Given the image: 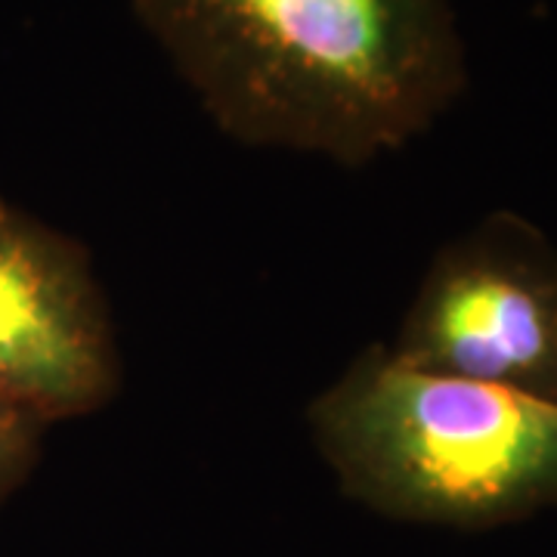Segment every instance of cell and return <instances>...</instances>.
Returning <instances> with one entry per match:
<instances>
[{"label":"cell","mask_w":557,"mask_h":557,"mask_svg":"<svg viewBox=\"0 0 557 557\" xmlns=\"http://www.w3.org/2000/svg\"><path fill=\"white\" fill-rule=\"evenodd\" d=\"M226 137L357 168L458 100L453 0H127Z\"/></svg>","instance_id":"obj_1"},{"label":"cell","mask_w":557,"mask_h":557,"mask_svg":"<svg viewBox=\"0 0 557 557\" xmlns=\"http://www.w3.org/2000/svg\"><path fill=\"white\" fill-rule=\"evenodd\" d=\"M341 490L412 523L490 530L557 505V403L366 350L310 409Z\"/></svg>","instance_id":"obj_2"},{"label":"cell","mask_w":557,"mask_h":557,"mask_svg":"<svg viewBox=\"0 0 557 557\" xmlns=\"http://www.w3.org/2000/svg\"><path fill=\"white\" fill-rule=\"evenodd\" d=\"M391 350L440 375L557 403L555 248L511 214L480 223L431 267Z\"/></svg>","instance_id":"obj_3"},{"label":"cell","mask_w":557,"mask_h":557,"mask_svg":"<svg viewBox=\"0 0 557 557\" xmlns=\"http://www.w3.org/2000/svg\"><path fill=\"white\" fill-rule=\"evenodd\" d=\"M121 387L109 300L78 242L0 199V394L50 424Z\"/></svg>","instance_id":"obj_4"},{"label":"cell","mask_w":557,"mask_h":557,"mask_svg":"<svg viewBox=\"0 0 557 557\" xmlns=\"http://www.w3.org/2000/svg\"><path fill=\"white\" fill-rule=\"evenodd\" d=\"M50 421L20 399L0 394V502L32 474Z\"/></svg>","instance_id":"obj_5"}]
</instances>
